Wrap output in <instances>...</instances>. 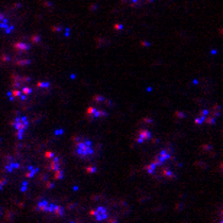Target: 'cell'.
I'll use <instances>...</instances> for the list:
<instances>
[{
  "label": "cell",
  "mask_w": 223,
  "mask_h": 223,
  "mask_svg": "<svg viewBox=\"0 0 223 223\" xmlns=\"http://www.w3.org/2000/svg\"><path fill=\"white\" fill-rule=\"evenodd\" d=\"M145 171L151 175L157 178L159 181H170L177 175V157L172 149L164 148L158 151L151 162L145 167Z\"/></svg>",
  "instance_id": "6da1fadb"
},
{
  "label": "cell",
  "mask_w": 223,
  "mask_h": 223,
  "mask_svg": "<svg viewBox=\"0 0 223 223\" xmlns=\"http://www.w3.org/2000/svg\"><path fill=\"white\" fill-rule=\"evenodd\" d=\"M217 115H219V112H213V109L210 107V109H206L203 110L200 115H198V118H197V123H200V125H209L211 122H215V119L217 118Z\"/></svg>",
  "instance_id": "7a4b0ae2"
}]
</instances>
